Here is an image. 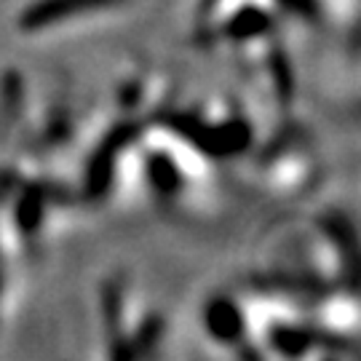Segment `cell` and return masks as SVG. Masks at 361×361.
Here are the masks:
<instances>
[{"label": "cell", "mask_w": 361, "mask_h": 361, "mask_svg": "<svg viewBox=\"0 0 361 361\" xmlns=\"http://www.w3.org/2000/svg\"><path fill=\"white\" fill-rule=\"evenodd\" d=\"M174 129L185 131L201 150H207L212 155H235L246 150L252 142V131L241 121L222 123V126H209V123H198L193 118H182V121H177Z\"/></svg>", "instance_id": "cell-1"}, {"label": "cell", "mask_w": 361, "mask_h": 361, "mask_svg": "<svg viewBox=\"0 0 361 361\" xmlns=\"http://www.w3.org/2000/svg\"><path fill=\"white\" fill-rule=\"evenodd\" d=\"M113 3H121V0H38L22 13L19 25L25 30H46V27L65 22L67 16L104 8V6H113Z\"/></svg>", "instance_id": "cell-2"}, {"label": "cell", "mask_w": 361, "mask_h": 361, "mask_svg": "<svg viewBox=\"0 0 361 361\" xmlns=\"http://www.w3.org/2000/svg\"><path fill=\"white\" fill-rule=\"evenodd\" d=\"M204 319H207V329L219 343H238L244 335V316L225 297H217L209 302Z\"/></svg>", "instance_id": "cell-3"}, {"label": "cell", "mask_w": 361, "mask_h": 361, "mask_svg": "<svg viewBox=\"0 0 361 361\" xmlns=\"http://www.w3.org/2000/svg\"><path fill=\"white\" fill-rule=\"evenodd\" d=\"M131 137V129H121L113 131L110 140L102 145V150L94 155L89 169V193L91 195H102L110 185V177H113V164H116V153L118 147L126 142Z\"/></svg>", "instance_id": "cell-4"}, {"label": "cell", "mask_w": 361, "mask_h": 361, "mask_svg": "<svg viewBox=\"0 0 361 361\" xmlns=\"http://www.w3.org/2000/svg\"><path fill=\"white\" fill-rule=\"evenodd\" d=\"M271 19L268 13L259 11V8H241V11L233 16L228 22V35L244 40V38H257L262 32H268Z\"/></svg>", "instance_id": "cell-5"}, {"label": "cell", "mask_w": 361, "mask_h": 361, "mask_svg": "<svg viewBox=\"0 0 361 361\" xmlns=\"http://www.w3.org/2000/svg\"><path fill=\"white\" fill-rule=\"evenodd\" d=\"M313 343V335L297 326H276L271 332V345L284 356H300L305 353Z\"/></svg>", "instance_id": "cell-6"}, {"label": "cell", "mask_w": 361, "mask_h": 361, "mask_svg": "<svg viewBox=\"0 0 361 361\" xmlns=\"http://www.w3.org/2000/svg\"><path fill=\"white\" fill-rule=\"evenodd\" d=\"M150 182L158 193L171 195L180 188V171L174 166V161L166 155H153L150 158Z\"/></svg>", "instance_id": "cell-7"}, {"label": "cell", "mask_w": 361, "mask_h": 361, "mask_svg": "<svg viewBox=\"0 0 361 361\" xmlns=\"http://www.w3.org/2000/svg\"><path fill=\"white\" fill-rule=\"evenodd\" d=\"M40 214H43V190H38V188H30V193L19 201L16 219L25 225L27 231H32V228L38 225Z\"/></svg>", "instance_id": "cell-8"}, {"label": "cell", "mask_w": 361, "mask_h": 361, "mask_svg": "<svg viewBox=\"0 0 361 361\" xmlns=\"http://www.w3.org/2000/svg\"><path fill=\"white\" fill-rule=\"evenodd\" d=\"M276 65H273V73H276V83H279V91H281V97L289 99L292 97V83H289V65L284 62V56H276L273 59Z\"/></svg>", "instance_id": "cell-9"}, {"label": "cell", "mask_w": 361, "mask_h": 361, "mask_svg": "<svg viewBox=\"0 0 361 361\" xmlns=\"http://www.w3.org/2000/svg\"><path fill=\"white\" fill-rule=\"evenodd\" d=\"M284 8H289L292 13H300L305 19H313L319 13V3L316 0H279Z\"/></svg>", "instance_id": "cell-10"}]
</instances>
